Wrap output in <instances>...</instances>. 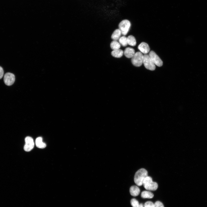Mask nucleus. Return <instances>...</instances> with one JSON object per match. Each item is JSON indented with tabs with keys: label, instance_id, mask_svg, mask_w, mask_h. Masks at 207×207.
<instances>
[{
	"label": "nucleus",
	"instance_id": "19",
	"mask_svg": "<svg viewBox=\"0 0 207 207\" xmlns=\"http://www.w3.org/2000/svg\"><path fill=\"white\" fill-rule=\"evenodd\" d=\"M131 204L133 207H139V206L138 201L135 198H133L131 200Z\"/></svg>",
	"mask_w": 207,
	"mask_h": 207
},
{
	"label": "nucleus",
	"instance_id": "8",
	"mask_svg": "<svg viewBox=\"0 0 207 207\" xmlns=\"http://www.w3.org/2000/svg\"><path fill=\"white\" fill-rule=\"evenodd\" d=\"M15 80V76L12 73L10 72L6 73L4 76V81L5 85L7 86L12 85Z\"/></svg>",
	"mask_w": 207,
	"mask_h": 207
},
{
	"label": "nucleus",
	"instance_id": "11",
	"mask_svg": "<svg viewBox=\"0 0 207 207\" xmlns=\"http://www.w3.org/2000/svg\"><path fill=\"white\" fill-rule=\"evenodd\" d=\"M139 188L137 186L133 185L130 188V192L131 195L133 196L138 195L140 193Z\"/></svg>",
	"mask_w": 207,
	"mask_h": 207
},
{
	"label": "nucleus",
	"instance_id": "17",
	"mask_svg": "<svg viewBox=\"0 0 207 207\" xmlns=\"http://www.w3.org/2000/svg\"><path fill=\"white\" fill-rule=\"evenodd\" d=\"M110 47L113 50L119 49L120 47V44L116 41H112L110 45Z\"/></svg>",
	"mask_w": 207,
	"mask_h": 207
},
{
	"label": "nucleus",
	"instance_id": "13",
	"mask_svg": "<svg viewBox=\"0 0 207 207\" xmlns=\"http://www.w3.org/2000/svg\"><path fill=\"white\" fill-rule=\"evenodd\" d=\"M123 51L122 50L119 49L113 50L111 52L112 55L115 57L120 58L123 55Z\"/></svg>",
	"mask_w": 207,
	"mask_h": 207
},
{
	"label": "nucleus",
	"instance_id": "16",
	"mask_svg": "<svg viewBox=\"0 0 207 207\" xmlns=\"http://www.w3.org/2000/svg\"><path fill=\"white\" fill-rule=\"evenodd\" d=\"M127 38L128 44L133 46H134L136 45V40L134 36L130 35L128 36Z\"/></svg>",
	"mask_w": 207,
	"mask_h": 207
},
{
	"label": "nucleus",
	"instance_id": "20",
	"mask_svg": "<svg viewBox=\"0 0 207 207\" xmlns=\"http://www.w3.org/2000/svg\"><path fill=\"white\" fill-rule=\"evenodd\" d=\"M144 207H154V204L151 201H147L145 203Z\"/></svg>",
	"mask_w": 207,
	"mask_h": 207
},
{
	"label": "nucleus",
	"instance_id": "21",
	"mask_svg": "<svg viewBox=\"0 0 207 207\" xmlns=\"http://www.w3.org/2000/svg\"><path fill=\"white\" fill-rule=\"evenodd\" d=\"M154 204V207H164L162 203L159 201L156 202Z\"/></svg>",
	"mask_w": 207,
	"mask_h": 207
},
{
	"label": "nucleus",
	"instance_id": "5",
	"mask_svg": "<svg viewBox=\"0 0 207 207\" xmlns=\"http://www.w3.org/2000/svg\"><path fill=\"white\" fill-rule=\"evenodd\" d=\"M143 63L145 67L147 69L151 70H154L156 68L155 64L148 55L145 54L143 55Z\"/></svg>",
	"mask_w": 207,
	"mask_h": 207
},
{
	"label": "nucleus",
	"instance_id": "2",
	"mask_svg": "<svg viewBox=\"0 0 207 207\" xmlns=\"http://www.w3.org/2000/svg\"><path fill=\"white\" fill-rule=\"evenodd\" d=\"M143 185L145 189L149 191L156 190L158 186L157 183L153 181L152 177L148 176L144 179Z\"/></svg>",
	"mask_w": 207,
	"mask_h": 207
},
{
	"label": "nucleus",
	"instance_id": "22",
	"mask_svg": "<svg viewBox=\"0 0 207 207\" xmlns=\"http://www.w3.org/2000/svg\"><path fill=\"white\" fill-rule=\"evenodd\" d=\"M4 71L3 68L0 66V79H1L3 75Z\"/></svg>",
	"mask_w": 207,
	"mask_h": 207
},
{
	"label": "nucleus",
	"instance_id": "3",
	"mask_svg": "<svg viewBox=\"0 0 207 207\" xmlns=\"http://www.w3.org/2000/svg\"><path fill=\"white\" fill-rule=\"evenodd\" d=\"M131 58L132 63L135 66H140L143 63V55L140 52H137L135 53Z\"/></svg>",
	"mask_w": 207,
	"mask_h": 207
},
{
	"label": "nucleus",
	"instance_id": "18",
	"mask_svg": "<svg viewBox=\"0 0 207 207\" xmlns=\"http://www.w3.org/2000/svg\"><path fill=\"white\" fill-rule=\"evenodd\" d=\"M119 42L123 47L126 46L128 44L127 37L124 36L120 37L119 39Z\"/></svg>",
	"mask_w": 207,
	"mask_h": 207
},
{
	"label": "nucleus",
	"instance_id": "4",
	"mask_svg": "<svg viewBox=\"0 0 207 207\" xmlns=\"http://www.w3.org/2000/svg\"><path fill=\"white\" fill-rule=\"evenodd\" d=\"M131 24L130 22L127 20L121 21L119 24V29L121 34L125 35L127 34L130 28Z\"/></svg>",
	"mask_w": 207,
	"mask_h": 207
},
{
	"label": "nucleus",
	"instance_id": "7",
	"mask_svg": "<svg viewBox=\"0 0 207 207\" xmlns=\"http://www.w3.org/2000/svg\"><path fill=\"white\" fill-rule=\"evenodd\" d=\"M25 144L24 146V150L26 152H29L33 149L34 143L33 139L31 137L27 136L25 139Z\"/></svg>",
	"mask_w": 207,
	"mask_h": 207
},
{
	"label": "nucleus",
	"instance_id": "14",
	"mask_svg": "<svg viewBox=\"0 0 207 207\" xmlns=\"http://www.w3.org/2000/svg\"><path fill=\"white\" fill-rule=\"evenodd\" d=\"M121 33L119 29H116L113 32L111 38L114 40L117 41L120 38Z\"/></svg>",
	"mask_w": 207,
	"mask_h": 207
},
{
	"label": "nucleus",
	"instance_id": "6",
	"mask_svg": "<svg viewBox=\"0 0 207 207\" xmlns=\"http://www.w3.org/2000/svg\"><path fill=\"white\" fill-rule=\"evenodd\" d=\"M149 55L155 65L159 67H160L162 65V61L154 51H151Z\"/></svg>",
	"mask_w": 207,
	"mask_h": 207
},
{
	"label": "nucleus",
	"instance_id": "9",
	"mask_svg": "<svg viewBox=\"0 0 207 207\" xmlns=\"http://www.w3.org/2000/svg\"><path fill=\"white\" fill-rule=\"evenodd\" d=\"M138 49L142 53L146 54L150 51V48L148 44L146 43L142 42L138 46Z\"/></svg>",
	"mask_w": 207,
	"mask_h": 207
},
{
	"label": "nucleus",
	"instance_id": "10",
	"mask_svg": "<svg viewBox=\"0 0 207 207\" xmlns=\"http://www.w3.org/2000/svg\"><path fill=\"white\" fill-rule=\"evenodd\" d=\"M134 49L131 47L126 48L124 51V54L125 56L128 58H132L135 54Z\"/></svg>",
	"mask_w": 207,
	"mask_h": 207
},
{
	"label": "nucleus",
	"instance_id": "15",
	"mask_svg": "<svg viewBox=\"0 0 207 207\" xmlns=\"http://www.w3.org/2000/svg\"><path fill=\"white\" fill-rule=\"evenodd\" d=\"M154 196V195L152 192L147 191H143L141 194V197L143 198H152Z\"/></svg>",
	"mask_w": 207,
	"mask_h": 207
},
{
	"label": "nucleus",
	"instance_id": "12",
	"mask_svg": "<svg viewBox=\"0 0 207 207\" xmlns=\"http://www.w3.org/2000/svg\"><path fill=\"white\" fill-rule=\"evenodd\" d=\"M35 143L37 147L40 148H44L46 146V144L43 142L42 138L41 137L36 138Z\"/></svg>",
	"mask_w": 207,
	"mask_h": 207
},
{
	"label": "nucleus",
	"instance_id": "1",
	"mask_svg": "<svg viewBox=\"0 0 207 207\" xmlns=\"http://www.w3.org/2000/svg\"><path fill=\"white\" fill-rule=\"evenodd\" d=\"M147 176V170L145 168H141L135 173L134 177V182L138 186H141L143 185L144 179Z\"/></svg>",
	"mask_w": 207,
	"mask_h": 207
},
{
	"label": "nucleus",
	"instance_id": "23",
	"mask_svg": "<svg viewBox=\"0 0 207 207\" xmlns=\"http://www.w3.org/2000/svg\"><path fill=\"white\" fill-rule=\"evenodd\" d=\"M139 207H144V205L143 204L141 203L139 204Z\"/></svg>",
	"mask_w": 207,
	"mask_h": 207
}]
</instances>
